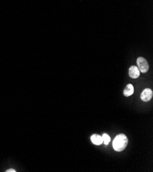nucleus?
<instances>
[{
  "label": "nucleus",
  "mask_w": 153,
  "mask_h": 172,
  "mask_svg": "<svg viewBox=\"0 0 153 172\" xmlns=\"http://www.w3.org/2000/svg\"><path fill=\"white\" fill-rule=\"evenodd\" d=\"M128 140L127 136L124 134H120L117 135L113 140V147L116 152H122L128 145Z\"/></svg>",
  "instance_id": "nucleus-1"
},
{
  "label": "nucleus",
  "mask_w": 153,
  "mask_h": 172,
  "mask_svg": "<svg viewBox=\"0 0 153 172\" xmlns=\"http://www.w3.org/2000/svg\"><path fill=\"white\" fill-rule=\"evenodd\" d=\"M137 67L141 72L146 73L149 70V65L147 60L143 57H139L137 60Z\"/></svg>",
  "instance_id": "nucleus-2"
},
{
  "label": "nucleus",
  "mask_w": 153,
  "mask_h": 172,
  "mask_svg": "<svg viewBox=\"0 0 153 172\" xmlns=\"http://www.w3.org/2000/svg\"><path fill=\"white\" fill-rule=\"evenodd\" d=\"M153 92L150 88H145L141 94V99L144 102H148L152 99Z\"/></svg>",
  "instance_id": "nucleus-3"
},
{
  "label": "nucleus",
  "mask_w": 153,
  "mask_h": 172,
  "mask_svg": "<svg viewBox=\"0 0 153 172\" xmlns=\"http://www.w3.org/2000/svg\"><path fill=\"white\" fill-rule=\"evenodd\" d=\"M129 76L132 78H137L140 76V71L136 66H131L128 70Z\"/></svg>",
  "instance_id": "nucleus-4"
},
{
  "label": "nucleus",
  "mask_w": 153,
  "mask_h": 172,
  "mask_svg": "<svg viewBox=\"0 0 153 172\" xmlns=\"http://www.w3.org/2000/svg\"><path fill=\"white\" fill-rule=\"evenodd\" d=\"M91 141H92L93 144L96 145H100L103 143L102 136L99 135V134H94L91 136Z\"/></svg>",
  "instance_id": "nucleus-5"
},
{
  "label": "nucleus",
  "mask_w": 153,
  "mask_h": 172,
  "mask_svg": "<svg viewBox=\"0 0 153 172\" xmlns=\"http://www.w3.org/2000/svg\"><path fill=\"white\" fill-rule=\"evenodd\" d=\"M134 93V87L131 84H128L124 90V95L126 97H129L132 95Z\"/></svg>",
  "instance_id": "nucleus-6"
},
{
  "label": "nucleus",
  "mask_w": 153,
  "mask_h": 172,
  "mask_svg": "<svg viewBox=\"0 0 153 172\" xmlns=\"http://www.w3.org/2000/svg\"><path fill=\"white\" fill-rule=\"evenodd\" d=\"M103 143H104L105 145H108L109 142L111 141V138L107 134H104L102 136Z\"/></svg>",
  "instance_id": "nucleus-7"
},
{
  "label": "nucleus",
  "mask_w": 153,
  "mask_h": 172,
  "mask_svg": "<svg viewBox=\"0 0 153 172\" xmlns=\"http://www.w3.org/2000/svg\"><path fill=\"white\" fill-rule=\"evenodd\" d=\"M6 171V172H11V171L12 172H15L16 171H15V170H14V169H8L7 171Z\"/></svg>",
  "instance_id": "nucleus-8"
}]
</instances>
